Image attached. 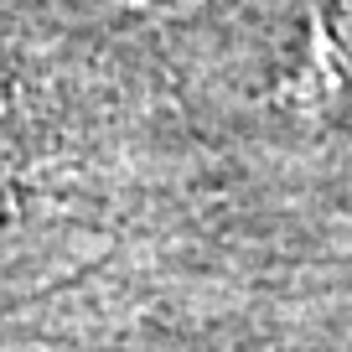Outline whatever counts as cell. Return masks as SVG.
Returning a JSON list of instances; mask_svg holds the SVG:
<instances>
[{"instance_id": "cell-1", "label": "cell", "mask_w": 352, "mask_h": 352, "mask_svg": "<svg viewBox=\"0 0 352 352\" xmlns=\"http://www.w3.org/2000/svg\"><path fill=\"white\" fill-rule=\"evenodd\" d=\"M275 99L296 114H327L352 104V0H321L306 16V32L275 83Z\"/></svg>"}]
</instances>
